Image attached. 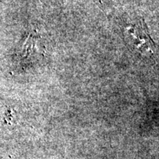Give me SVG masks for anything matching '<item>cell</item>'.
Here are the masks:
<instances>
[{
  "label": "cell",
  "instance_id": "cell-1",
  "mask_svg": "<svg viewBox=\"0 0 159 159\" xmlns=\"http://www.w3.org/2000/svg\"><path fill=\"white\" fill-rule=\"evenodd\" d=\"M125 34L128 43L138 49L143 55H150L154 52L155 46L149 36L144 24L130 25L125 28Z\"/></svg>",
  "mask_w": 159,
  "mask_h": 159
},
{
  "label": "cell",
  "instance_id": "cell-2",
  "mask_svg": "<svg viewBox=\"0 0 159 159\" xmlns=\"http://www.w3.org/2000/svg\"><path fill=\"white\" fill-rule=\"evenodd\" d=\"M44 47L41 43V40L34 35H30L26 39L22 48V55L25 57H28L33 55H43Z\"/></svg>",
  "mask_w": 159,
  "mask_h": 159
}]
</instances>
